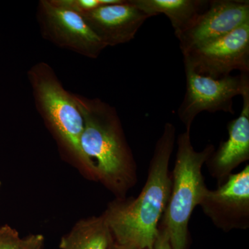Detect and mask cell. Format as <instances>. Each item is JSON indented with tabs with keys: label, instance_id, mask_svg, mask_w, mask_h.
<instances>
[{
	"label": "cell",
	"instance_id": "cell-1",
	"mask_svg": "<svg viewBox=\"0 0 249 249\" xmlns=\"http://www.w3.org/2000/svg\"><path fill=\"white\" fill-rule=\"evenodd\" d=\"M176 127L164 124L156 142L143 188L136 198L118 199L103 215L114 242L138 249H153L172 188L170 160L176 142Z\"/></svg>",
	"mask_w": 249,
	"mask_h": 249
},
{
	"label": "cell",
	"instance_id": "cell-2",
	"mask_svg": "<svg viewBox=\"0 0 249 249\" xmlns=\"http://www.w3.org/2000/svg\"><path fill=\"white\" fill-rule=\"evenodd\" d=\"M84 120L80 146L96 175L118 194L137 182V163L127 144L115 108L98 98L73 93Z\"/></svg>",
	"mask_w": 249,
	"mask_h": 249
},
{
	"label": "cell",
	"instance_id": "cell-3",
	"mask_svg": "<svg viewBox=\"0 0 249 249\" xmlns=\"http://www.w3.org/2000/svg\"><path fill=\"white\" fill-rule=\"evenodd\" d=\"M176 142L171 192L160 224L168 232L172 249H188L190 219L209 190L202 167L215 147L208 144L202 150L196 151L192 143L191 129H185Z\"/></svg>",
	"mask_w": 249,
	"mask_h": 249
},
{
	"label": "cell",
	"instance_id": "cell-4",
	"mask_svg": "<svg viewBox=\"0 0 249 249\" xmlns=\"http://www.w3.org/2000/svg\"><path fill=\"white\" fill-rule=\"evenodd\" d=\"M36 109L62 146L97 178L96 168L80 146L84 120L73 93L64 88L53 68L45 62L34 64L27 72Z\"/></svg>",
	"mask_w": 249,
	"mask_h": 249
},
{
	"label": "cell",
	"instance_id": "cell-5",
	"mask_svg": "<svg viewBox=\"0 0 249 249\" xmlns=\"http://www.w3.org/2000/svg\"><path fill=\"white\" fill-rule=\"evenodd\" d=\"M186 92L178 108L179 121L186 129H191L193 121L202 111L234 114L233 98L242 96L249 88V73L214 78L201 76L184 65Z\"/></svg>",
	"mask_w": 249,
	"mask_h": 249
},
{
	"label": "cell",
	"instance_id": "cell-6",
	"mask_svg": "<svg viewBox=\"0 0 249 249\" xmlns=\"http://www.w3.org/2000/svg\"><path fill=\"white\" fill-rule=\"evenodd\" d=\"M36 18L42 37L60 48L91 59L107 48L81 15L58 7L51 0L39 1Z\"/></svg>",
	"mask_w": 249,
	"mask_h": 249
},
{
	"label": "cell",
	"instance_id": "cell-7",
	"mask_svg": "<svg viewBox=\"0 0 249 249\" xmlns=\"http://www.w3.org/2000/svg\"><path fill=\"white\" fill-rule=\"evenodd\" d=\"M182 54L184 65L201 76L218 79L235 70L249 73V22Z\"/></svg>",
	"mask_w": 249,
	"mask_h": 249
},
{
	"label": "cell",
	"instance_id": "cell-8",
	"mask_svg": "<svg viewBox=\"0 0 249 249\" xmlns=\"http://www.w3.org/2000/svg\"><path fill=\"white\" fill-rule=\"evenodd\" d=\"M214 227L225 232L249 229V165L208 190L199 204Z\"/></svg>",
	"mask_w": 249,
	"mask_h": 249
},
{
	"label": "cell",
	"instance_id": "cell-9",
	"mask_svg": "<svg viewBox=\"0 0 249 249\" xmlns=\"http://www.w3.org/2000/svg\"><path fill=\"white\" fill-rule=\"evenodd\" d=\"M247 22L249 0H210L206 11L176 37L183 53L227 36Z\"/></svg>",
	"mask_w": 249,
	"mask_h": 249
},
{
	"label": "cell",
	"instance_id": "cell-10",
	"mask_svg": "<svg viewBox=\"0 0 249 249\" xmlns=\"http://www.w3.org/2000/svg\"><path fill=\"white\" fill-rule=\"evenodd\" d=\"M81 16L107 47L133 40L139 29L150 18L132 4L131 0H123L116 4L101 5Z\"/></svg>",
	"mask_w": 249,
	"mask_h": 249
},
{
	"label": "cell",
	"instance_id": "cell-11",
	"mask_svg": "<svg viewBox=\"0 0 249 249\" xmlns=\"http://www.w3.org/2000/svg\"><path fill=\"white\" fill-rule=\"evenodd\" d=\"M243 105L240 115L227 124L229 138L206 160L211 176L220 186L233 170L249 160V88L242 96Z\"/></svg>",
	"mask_w": 249,
	"mask_h": 249
},
{
	"label": "cell",
	"instance_id": "cell-12",
	"mask_svg": "<svg viewBox=\"0 0 249 249\" xmlns=\"http://www.w3.org/2000/svg\"><path fill=\"white\" fill-rule=\"evenodd\" d=\"M152 18L164 14L170 19L175 36L186 30L209 7L210 0H131Z\"/></svg>",
	"mask_w": 249,
	"mask_h": 249
},
{
	"label": "cell",
	"instance_id": "cell-13",
	"mask_svg": "<svg viewBox=\"0 0 249 249\" xmlns=\"http://www.w3.org/2000/svg\"><path fill=\"white\" fill-rule=\"evenodd\" d=\"M114 237L104 216L91 217L77 223L62 237L61 249H109Z\"/></svg>",
	"mask_w": 249,
	"mask_h": 249
},
{
	"label": "cell",
	"instance_id": "cell-14",
	"mask_svg": "<svg viewBox=\"0 0 249 249\" xmlns=\"http://www.w3.org/2000/svg\"><path fill=\"white\" fill-rule=\"evenodd\" d=\"M58 7L83 14L101 6L100 0H51Z\"/></svg>",
	"mask_w": 249,
	"mask_h": 249
},
{
	"label": "cell",
	"instance_id": "cell-15",
	"mask_svg": "<svg viewBox=\"0 0 249 249\" xmlns=\"http://www.w3.org/2000/svg\"><path fill=\"white\" fill-rule=\"evenodd\" d=\"M22 239L19 232L9 225L0 227V249H20Z\"/></svg>",
	"mask_w": 249,
	"mask_h": 249
},
{
	"label": "cell",
	"instance_id": "cell-16",
	"mask_svg": "<svg viewBox=\"0 0 249 249\" xmlns=\"http://www.w3.org/2000/svg\"><path fill=\"white\" fill-rule=\"evenodd\" d=\"M44 237L42 235H31L22 239L20 249H42Z\"/></svg>",
	"mask_w": 249,
	"mask_h": 249
},
{
	"label": "cell",
	"instance_id": "cell-17",
	"mask_svg": "<svg viewBox=\"0 0 249 249\" xmlns=\"http://www.w3.org/2000/svg\"><path fill=\"white\" fill-rule=\"evenodd\" d=\"M153 249H172L169 237L166 230L160 224L159 232Z\"/></svg>",
	"mask_w": 249,
	"mask_h": 249
},
{
	"label": "cell",
	"instance_id": "cell-18",
	"mask_svg": "<svg viewBox=\"0 0 249 249\" xmlns=\"http://www.w3.org/2000/svg\"><path fill=\"white\" fill-rule=\"evenodd\" d=\"M109 249H138L137 248H134V247H129V246H124L121 245L119 244L116 243V242H114L111 244L110 247H109Z\"/></svg>",
	"mask_w": 249,
	"mask_h": 249
},
{
	"label": "cell",
	"instance_id": "cell-19",
	"mask_svg": "<svg viewBox=\"0 0 249 249\" xmlns=\"http://www.w3.org/2000/svg\"><path fill=\"white\" fill-rule=\"evenodd\" d=\"M0 188H1V181H0Z\"/></svg>",
	"mask_w": 249,
	"mask_h": 249
}]
</instances>
